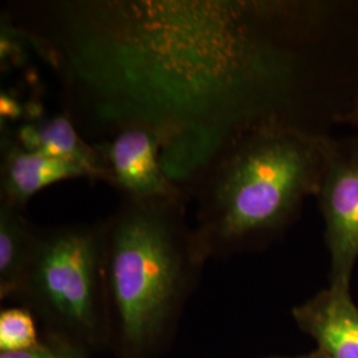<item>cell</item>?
Returning <instances> with one entry per match:
<instances>
[{
    "mask_svg": "<svg viewBox=\"0 0 358 358\" xmlns=\"http://www.w3.org/2000/svg\"><path fill=\"white\" fill-rule=\"evenodd\" d=\"M310 10L263 0H38L7 19L51 71L92 143L150 130L187 199L245 133L304 118ZM315 131V130H312Z\"/></svg>",
    "mask_w": 358,
    "mask_h": 358,
    "instance_id": "cell-1",
    "label": "cell"
},
{
    "mask_svg": "<svg viewBox=\"0 0 358 358\" xmlns=\"http://www.w3.org/2000/svg\"><path fill=\"white\" fill-rule=\"evenodd\" d=\"M325 136L275 122L245 133L192 189V227L206 262L262 248L279 238L308 196H317Z\"/></svg>",
    "mask_w": 358,
    "mask_h": 358,
    "instance_id": "cell-2",
    "label": "cell"
},
{
    "mask_svg": "<svg viewBox=\"0 0 358 358\" xmlns=\"http://www.w3.org/2000/svg\"><path fill=\"white\" fill-rule=\"evenodd\" d=\"M186 201L121 198L103 220L108 348L120 358H152L171 338L205 257Z\"/></svg>",
    "mask_w": 358,
    "mask_h": 358,
    "instance_id": "cell-3",
    "label": "cell"
},
{
    "mask_svg": "<svg viewBox=\"0 0 358 358\" xmlns=\"http://www.w3.org/2000/svg\"><path fill=\"white\" fill-rule=\"evenodd\" d=\"M16 299L45 336L87 355L108 348L103 220L38 227Z\"/></svg>",
    "mask_w": 358,
    "mask_h": 358,
    "instance_id": "cell-4",
    "label": "cell"
},
{
    "mask_svg": "<svg viewBox=\"0 0 358 358\" xmlns=\"http://www.w3.org/2000/svg\"><path fill=\"white\" fill-rule=\"evenodd\" d=\"M331 255V285L350 291L358 259V136L334 140L325 136V157L317 194Z\"/></svg>",
    "mask_w": 358,
    "mask_h": 358,
    "instance_id": "cell-5",
    "label": "cell"
},
{
    "mask_svg": "<svg viewBox=\"0 0 358 358\" xmlns=\"http://www.w3.org/2000/svg\"><path fill=\"white\" fill-rule=\"evenodd\" d=\"M109 169L112 186L133 201H189L161 165V146L150 130L125 129L94 143Z\"/></svg>",
    "mask_w": 358,
    "mask_h": 358,
    "instance_id": "cell-6",
    "label": "cell"
},
{
    "mask_svg": "<svg viewBox=\"0 0 358 358\" xmlns=\"http://www.w3.org/2000/svg\"><path fill=\"white\" fill-rule=\"evenodd\" d=\"M87 178L85 173L64 161L29 152L6 131L1 137L0 203L26 210L43 189L66 179Z\"/></svg>",
    "mask_w": 358,
    "mask_h": 358,
    "instance_id": "cell-7",
    "label": "cell"
},
{
    "mask_svg": "<svg viewBox=\"0 0 358 358\" xmlns=\"http://www.w3.org/2000/svg\"><path fill=\"white\" fill-rule=\"evenodd\" d=\"M13 138L29 152L45 154L81 169L87 179L109 185L110 174L96 145L88 141L64 112L35 117L13 131Z\"/></svg>",
    "mask_w": 358,
    "mask_h": 358,
    "instance_id": "cell-8",
    "label": "cell"
},
{
    "mask_svg": "<svg viewBox=\"0 0 358 358\" xmlns=\"http://www.w3.org/2000/svg\"><path fill=\"white\" fill-rule=\"evenodd\" d=\"M294 319L329 358H358V308L350 291L324 289L294 309Z\"/></svg>",
    "mask_w": 358,
    "mask_h": 358,
    "instance_id": "cell-9",
    "label": "cell"
},
{
    "mask_svg": "<svg viewBox=\"0 0 358 358\" xmlns=\"http://www.w3.org/2000/svg\"><path fill=\"white\" fill-rule=\"evenodd\" d=\"M38 226L24 211L0 203V299H16L36 243Z\"/></svg>",
    "mask_w": 358,
    "mask_h": 358,
    "instance_id": "cell-10",
    "label": "cell"
},
{
    "mask_svg": "<svg viewBox=\"0 0 358 358\" xmlns=\"http://www.w3.org/2000/svg\"><path fill=\"white\" fill-rule=\"evenodd\" d=\"M34 315L26 308H8L0 313V353L23 352L40 344Z\"/></svg>",
    "mask_w": 358,
    "mask_h": 358,
    "instance_id": "cell-11",
    "label": "cell"
},
{
    "mask_svg": "<svg viewBox=\"0 0 358 358\" xmlns=\"http://www.w3.org/2000/svg\"><path fill=\"white\" fill-rule=\"evenodd\" d=\"M90 355L60 340L45 336L38 345L23 352L0 353V358H88Z\"/></svg>",
    "mask_w": 358,
    "mask_h": 358,
    "instance_id": "cell-12",
    "label": "cell"
},
{
    "mask_svg": "<svg viewBox=\"0 0 358 358\" xmlns=\"http://www.w3.org/2000/svg\"><path fill=\"white\" fill-rule=\"evenodd\" d=\"M334 120L358 129V94L355 103H352V106L349 108V110L346 113L337 115Z\"/></svg>",
    "mask_w": 358,
    "mask_h": 358,
    "instance_id": "cell-13",
    "label": "cell"
},
{
    "mask_svg": "<svg viewBox=\"0 0 358 358\" xmlns=\"http://www.w3.org/2000/svg\"><path fill=\"white\" fill-rule=\"evenodd\" d=\"M20 113L19 105L8 94H1V115L16 118Z\"/></svg>",
    "mask_w": 358,
    "mask_h": 358,
    "instance_id": "cell-14",
    "label": "cell"
},
{
    "mask_svg": "<svg viewBox=\"0 0 358 358\" xmlns=\"http://www.w3.org/2000/svg\"><path fill=\"white\" fill-rule=\"evenodd\" d=\"M272 358H284V357H272ZM294 358H329L322 350H320L319 348H317V350H315V352H310V353H308V355H304V356H300V357H294Z\"/></svg>",
    "mask_w": 358,
    "mask_h": 358,
    "instance_id": "cell-15",
    "label": "cell"
}]
</instances>
